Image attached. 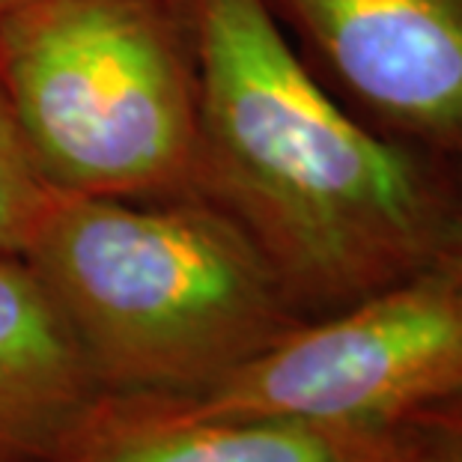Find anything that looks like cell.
Masks as SVG:
<instances>
[{
    "mask_svg": "<svg viewBox=\"0 0 462 462\" xmlns=\"http://www.w3.org/2000/svg\"><path fill=\"white\" fill-rule=\"evenodd\" d=\"M391 462H462V388L391 424Z\"/></svg>",
    "mask_w": 462,
    "mask_h": 462,
    "instance_id": "obj_9",
    "label": "cell"
},
{
    "mask_svg": "<svg viewBox=\"0 0 462 462\" xmlns=\"http://www.w3.org/2000/svg\"><path fill=\"white\" fill-rule=\"evenodd\" d=\"M54 194L27 150L0 84V254L24 257L51 209Z\"/></svg>",
    "mask_w": 462,
    "mask_h": 462,
    "instance_id": "obj_8",
    "label": "cell"
},
{
    "mask_svg": "<svg viewBox=\"0 0 462 462\" xmlns=\"http://www.w3.org/2000/svg\"><path fill=\"white\" fill-rule=\"evenodd\" d=\"M24 260L102 394H200L299 326L254 236L203 206L57 191Z\"/></svg>",
    "mask_w": 462,
    "mask_h": 462,
    "instance_id": "obj_2",
    "label": "cell"
},
{
    "mask_svg": "<svg viewBox=\"0 0 462 462\" xmlns=\"http://www.w3.org/2000/svg\"><path fill=\"white\" fill-rule=\"evenodd\" d=\"M462 388V257L313 322H299L200 394L162 397L191 418H304L391 427Z\"/></svg>",
    "mask_w": 462,
    "mask_h": 462,
    "instance_id": "obj_4",
    "label": "cell"
},
{
    "mask_svg": "<svg viewBox=\"0 0 462 462\" xmlns=\"http://www.w3.org/2000/svg\"><path fill=\"white\" fill-rule=\"evenodd\" d=\"M448 254H457V257H462V215H457L454 242H450V251H448Z\"/></svg>",
    "mask_w": 462,
    "mask_h": 462,
    "instance_id": "obj_10",
    "label": "cell"
},
{
    "mask_svg": "<svg viewBox=\"0 0 462 462\" xmlns=\"http://www.w3.org/2000/svg\"><path fill=\"white\" fill-rule=\"evenodd\" d=\"M194 22L198 129L292 310L334 313L445 257L457 218L406 152L331 102L265 0H194Z\"/></svg>",
    "mask_w": 462,
    "mask_h": 462,
    "instance_id": "obj_1",
    "label": "cell"
},
{
    "mask_svg": "<svg viewBox=\"0 0 462 462\" xmlns=\"http://www.w3.org/2000/svg\"><path fill=\"white\" fill-rule=\"evenodd\" d=\"M27 4V0H0V13H6V9H13V6H22Z\"/></svg>",
    "mask_w": 462,
    "mask_h": 462,
    "instance_id": "obj_11",
    "label": "cell"
},
{
    "mask_svg": "<svg viewBox=\"0 0 462 462\" xmlns=\"http://www.w3.org/2000/svg\"><path fill=\"white\" fill-rule=\"evenodd\" d=\"M0 84L54 191L155 189L198 146L189 75L146 0H27L0 13Z\"/></svg>",
    "mask_w": 462,
    "mask_h": 462,
    "instance_id": "obj_3",
    "label": "cell"
},
{
    "mask_svg": "<svg viewBox=\"0 0 462 462\" xmlns=\"http://www.w3.org/2000/svg\"><path fill=\"white\" fill-rule=\"evenodd\" d=\"M364 102L462 143V0H290Z\"/></svg>",
    "mask_w": 462,
    "mask_h": 462,
    "instance_id": "obj_5",
    "label": "cell"
},
{
    "mask_svg": "<svg viewBox=\"0 0 462 462\" xmlns=\"http://www.w3.org/2000/svg\"><path fill=\"white\" fill-rule=\"evenodd\" d=\"M102 397L33 265L0 254V462H39Z\"/></svg>",
    "mask_w": 462,
    "mask_h": 462,
    "instance_id": "obj_7",
    "label": "cell"
},
{
    "mask_svg": "<svg viewBox=\"0 0 462 462\" xmlns=\"http://www.w3.org/2000/svg\"><path fill=\"white\" fill-rule=\"evenodd\" d=\"M39 462H391V427L191 418L162 397L102 394Z\"/></svg>",
    "mask_w": 462,
    "mask_h": 462,
    "instance_id": "obj_6",
    "label": "cell"
}]
</instances>
